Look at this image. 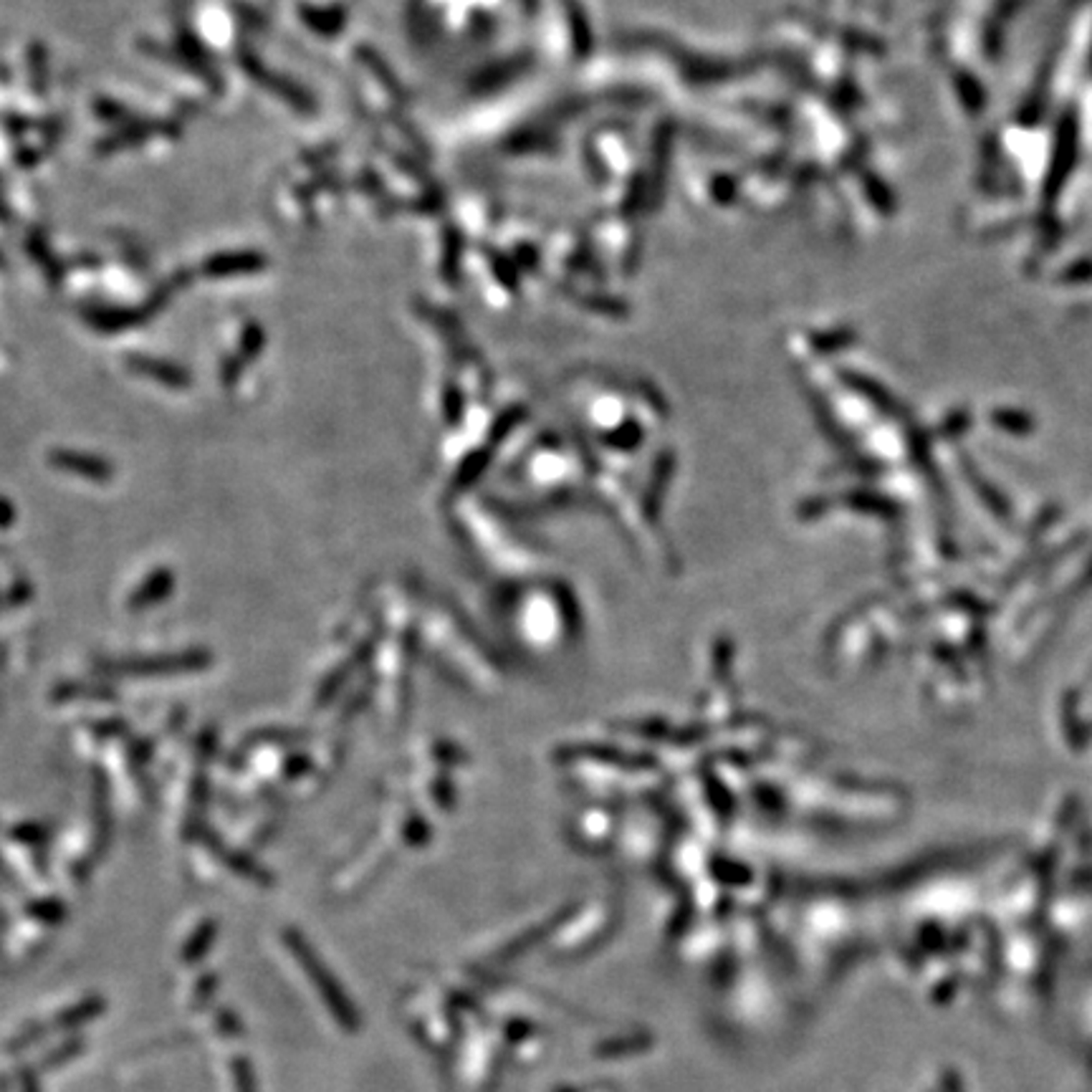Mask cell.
<instances>
[{
  "instance_id": "obj_6",
  "label": "cell",
  "mask_w": 1092,
  "mask_h": 1092,
  "mask_svg": "<svg viewBox=\"0 0 1092 1092\" xmlns=\"http://www.w3.org/2000/svg\"><path fill=\"white\" fill-rule=\"evenodd\" d=\"M233 1085L235 1092H256V1080L248 1060H235L233 1063Z\"/></svg>"
},
{
  "instance_id": "obj_2",
  "label": "cell",
  "mask_w": 1092,
  "mask_h": 1092,
  "mask_svg": "<svg viewBox=\"0 0 1092 1092\" xmlns=\"http://www.w3.org/2000/svg\"><path fill=\"white\" fill-rule=\"evenodd\" d=\"M104 1012V999L99 997H89L84 999V1002L74 1004V1007L64 1009L59 1017H56L54 1026L56 1029H64V1032H74V1029H78V1026L89 1024L91 1019H96V1017L102 1015Z\"/></svg>"
},
{
  "instance_id": "obj_8",
  "label": "cell",
  "mask_w": 1092,
  "mask_h": 1092,
  "mask_svg": "<svg viewBox=\"0 0 1092 1092\" xmlns=\"http://www.w3.org/2000/svg\"><path fill=\"white\" fill-rule=\"evenodd\" d=\"M216 1026L218 1032L225 1034V1037H240V1034H243V1024H240L238 1017H235L230 1009H221V1012H218Z\"/></svg>"
},
{
  "instance_id": "obj_7",
  "label": "cell",
  "mask_w": 1092,
  "mask_h": 1092,
  "mask_svg": "<svg viewBox=\"0 0 1092 1092\" xmlns=\"http://www.w3.org/2000/svg\"><path fill=\"white\" fill-rule=\"evenodd\" d=\"M43 1034H46V1026L43 1024H28L21 1034H16V1039H11V1052H24L28 1050L30 1045H36L38 1039H43Z\"/></svg>"
},
{
  "instance_id": "obj_3",
  "label": "cell",
  "mask_w": 1092,
  "mask_h": 1092,
  "mask_svg": "<svg viewBox=\"0 0 1092 1092\" xmlns=\"http://www.w3.org/2000/svg\"><path fill=\"white\" fill-rule=\"evenodd\" d=\"M213 936H216V928H213L211 923L200 925V928L195 930V936L187 941L185 951H182V961H187V964H195L198 959H203L205 951H208V946H211Z\"/></svg>"
},
{
  "instance_id": "obj_9",
  "label": "cell",
  "mask_w": 1092,
  "mask_h": 1092,
  "mask_svg": "<svg viewBox=\"0 0 1092 1092\" xmlns=\"http://www.w3.org/2000/svg\"><path fill=\"white\" fill-rule=\"evenodd\" d=\"M216 981L218 978L213 976V973H208V976H203L195 984V991H192V1004H205L208 999L213 997V989H216Z\"/></svg>"
},
{
  "instance_id": "obj_1",
  "label": "cell",
  "mask_w": 1092,
  "mask_h": 1092,
  "mask_svg": "<svg viewBox=\"0 0 1092 1092\" xmlns=\"http://www.w3.org/2000/svg\"><path fill=\"white\" fill-rule=\"evenodd\" d=\"M283 941H286L288 951H291V956H294L296 964L301 967V971L307 973L309 981H312L317 997L324 1002L326 1009H329L331 1019L342 1026V1029H347V1032H355L357 1026H360V1017H357L355 1004L349 1002L344 989L336 984V978L331 976L329 968L319 961V956L314 954L312 946H309L299 933H294V930H286V933H283Z\"/></svg>"
},
{
  "instance_id": "obj_10",
  "label": "cell",
  "mask_w": 1092,
  "mask_h": 1092,
  "mask_svg": "<svg viewBox=\"0 0 1092 1092\" xmlns=\"http://www.w3.org/2000/svg\"><path fill=\"white\" fill-rule=\"evenodd\" d=\"M21 1092H38L36 1090V1077L30 1072L24 1074V1080H21Z\"/></svg>"
},
{
  "instance_id": "obj_5",
  "label": "cell",
  "mask_w": 1092,
  "mask_h": 1092,
  "mask_svg": "<svg viewBox=\"0 0 1092 1092\" xmlns=\"http://www.w3.org/2000/svg\"><path fill=\"white\" fill-rule=\"evenodd\" d=\"M56 461H59L67 471H76V473L94 475V478H102V475L107 473V471H104V463L99 466V463L89 461V458H76V456H67V453H64V456H59Z\"/></svg>"
},
{
  "instance_id": "obj_4",
  "label": "cell",
  "mask_w": 1092,
  "mask_h": 1092,
  "mask_svg": "<svg viewBox=\"0 0 1092 1092\" xmlns=\"http://www.w3.org/2000/svg\"><path fill=\"white\" fill-rule=\"evenodd\" d=\"M78 1050H84V1039L78 1037L64 1039L59 1047H54V1050L48 1052L46 1060H43V1067H56V1065L69 1063L72 1057L78 1055Z\"/></svg>"
}]
</instances>
